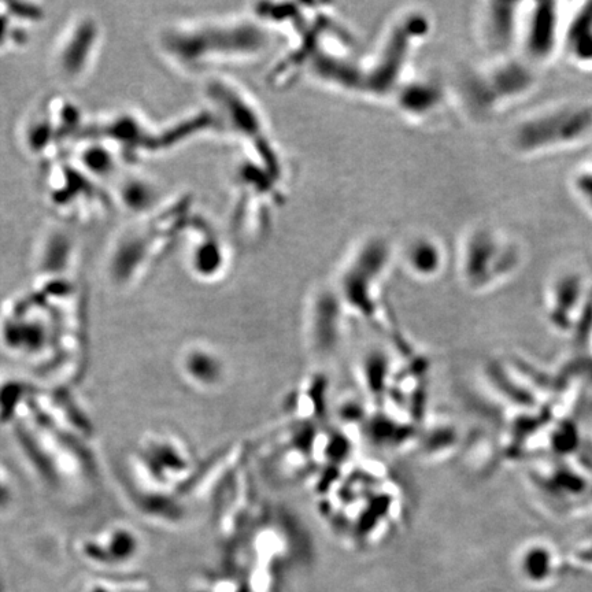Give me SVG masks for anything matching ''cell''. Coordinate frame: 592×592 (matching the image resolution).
Here are the masks:
<instances>
[{"instance_id": "6da1fadb", "label": "cell", "mask_w": 592, "mask_h": 592, "mask_svg": "<svg viewBox=\"0 0 592 592\" xmlns=\"http://www.w3.org/2000/svg\"><path fill=\"white\" fill-rule=\"evenodd\" d=\"M539 70L518 55L464 66L450 85L453 105L476 125L497 120L538 90Z\"/></svg>"}, {"instance_id": "3957f363", "label": "cell", "mask_w": 592, "mask_h": 592, "mask_svg": "<svg viewBox=\"0 0 592 592\" xmlns=\"http://www.w3.org/2000/svg\"><path fill=\"white\" fill-rule=\"evenodd\" d=\"M524 244L505 229L476 222L462 233L458 272L473 294H486L513 280L525 264Z\"/></svg>"}, {"instance_id": "9c48e42d", "label": "cell", "mask_w": 592, "mask_h": 592, "mask_svg": "<svg viewBox=\"0 0 592 592\" xmlns=\"http://www.w3.org/2000/svg\"><path fill=\"white\" fill-rule=\"evenodd\" d=\"M407 268L420 279H434L446 265V251L434 236H416L405 250Z\"/></svg>"}, {"instance_id": "5b68a950", "label": "cell", "mask_w": 592, "mask_h": 592, "mask_svg": "<svg viewBox=\"0 0 592 592\" xmlns=\"http://www.w3.org/2000/svg\"><path fill=\"white\" fill-rule=\"evenodd\" d=\"M524 2L486 0L473 13V31L486 59L517 55Z\"/></svg>"}, {"instance_id": "30bf717a", "label": "cell", "mask_w": 592, "mask_h": 592, "mask_svg": "<svg viewBox=\"0 0 592 592\" xmlns=\"http://www.w3.org/2000/svg\"><path fill=\"white\" fill-rule=\"evenodd\" d=\"M517 569L525 583L536 587L546 586L557 575V555L550 546L542 543L525 546L518 555Z\"/></svg>"}, {"instance_id": "277c9868", "label": "cell", "mask_w": 592, "mask_h": 592, "mask_svg": "<svg viewBox=\"0 0 592 592\" xmlns=\"http://www.w3.org/2000/svg\"><path fill=\"white\" fill-rule=\"evenodd\" d=\"M565 3L538 0L524 2L517 55L540 70L562 55Z\"/></svg>"}, {"instance_id": "ba28073f", "label": "cell", "mask_w": 592, "mask_h": 592, "mask_svg": "<svg viewBox=\"0 0 592 592\" xmlns=\"http://www.w3.org/2000/svg\"><path fill=\"white\" fill-rule=\"evenodd\" d=\"M562 55L577 68L592 70V2L568 11Z\"/></svg>"}, {"instance_id": "52a82bcc", "label": "cell", "mask_w": 592, "mask_h": 592, "mask_svg": "<svg viewBox=\"0 0 592 592\" xmlns=\"http://www.w3.org/2000/svg\"><path fill=\"white\" fill-rule=\"evenodd\" d=\"M401 98L403 111L417 121L439 116L444 107L453 103L450 85L447 87L439 80L428 77L405 85Z\"/></svg>"}, {"instance_id": "7a4b0ae2", "label": "cell", "mask_w": 592, "mask_h": 592, "mask_svg": "<svg viewBox=\"0 0 592 592\" xmlns=\"http://www.w3.org/2000/svg\"><path fill=\"white\" fill-rule=\"evenodd\" d=\"M592 140V99L539 107L513 122L506 147L514 157L535 159L576 150Z\"/></svg>"}, {"instance_id": "8fae6325", "label": "cell", "mask_w": 592, "mask_h": 592, "mask_svg": "<svg viewBox=\"0 0 592 592\" xmlns=\"http://www.w3.org/2000/svg\"><path fill=\"white\" fill-rule=\"evenodd\" d=\"M573 195L592 216V166L577 169L571 179Z\"/></svg>"}, {"instance_id": "8992f818", "label": "cell", "mask_w": 592, "mask_h": 592, "mask_svg": "<svg viewBox=\"0 0 592 592\" xmlns=\"http://www.w3.org/2000/svg\"><path fill=\"white\" fill-rule=\"evenodd\" d=\"M592 302V288L588 287L586 277L579 272H562L551 280L546 291L547 317L555 327H572L576 321L583 320Z\"/></svg>"}]
</instances>
